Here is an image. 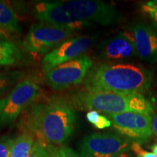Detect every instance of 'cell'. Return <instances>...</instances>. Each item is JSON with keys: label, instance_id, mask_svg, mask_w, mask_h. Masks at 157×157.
I'll return each instance as SVG.
<instances>
[{"label": "cell", "instance_id": "cell-2", "mask_svg": "<svg viewBox=\"0 0 157 157\" xmlns=\"http://www.w3.org/2000/svg\"><path fill=\"white\" fill-rule=\"evenodd\" d=\"M76 121L75 111L69 102L54 98L31 105L25 126L42 144L62 146L73 134Z\"/></svg>", "mask_w": 157, "mask_h": 157}, {"label": "cell", "instance_id": "cell-23", "mask_svg": "<svg viewBox=\"0 0 157 157\" xmlns=\"http://www.w3.org/2000/svg\"><path fill=\"white\" fill-rule=\"evenodd\" d=\"M151 127L153 135L157 137V113H156L151 114Z\"/></svg>", "mask_w": 157, "mask_h": 157}, {"label": "cell", "instance_id": "cell-7", "mask_svg": "<svg viewBox=\"0 0 157 157\" xmlns=\"http://www.w3.org/2000/svg\"><path fill=\"white\" fill-rule=\"evenodd\" d=\"M92 67L90 57L80 56L45 72V84L55 90L67 89L82 83Z\"/></svg>", "mask_w": 157, "mask_h": 157}, {"label": "cell", "instance_id": "cell-4", "mask_svg": "<svg viewBox=\"0 0 157 157\" xmlns=\"http://www.w3.org/2000/svg\"><path fill=\"white\" fill-rule=\"evenodd\" d=\"M68 101L74 109L97 111L107 115L132 112L151 115V104L142 94H120L103 91L78 90L69 96Z\"/></svg>", "mask_w": 157, "mask_h": 157}, {"label": "cell", "instance_id": "cell-13", "mask_svg": "<svg viewBox=\"0 0 157 157\" xmlns=\"http://www.w3.org/2000/svg\"><path fill=\"white\" fill-rule=\"evenodd\" d=\"M0 30L11 33H20L21 31L15 13L5 1H0Z\"/></svg>", "mask_w": 157, "mask_h": 157}, {"label": "cell", "instance_id": "cell-20", "mask_svg": "<svg viewBox=\"0 0 157 157\" xmlns=\"http://www.w3.org/2000/svg\"><path fill=\"white\" fill-rule=\"evenodd\" d=\"M14 140L7 135L0 137V157H10Z\"/></svg>", "mask_w": 157, "mask_h": 157}, {"label": "cell", "instance_id": "cell-21", "mask_svg": "<svg viewBox=\"0 0 157 157\" xmlns=\"http://www.w3.org/2000/svg\"><path fill=\"white\" fill-rule=\"evenodd\" d=\"M29 157H50L48 151L39 141H35Z\"/></svg>", "mask_w": 157, "mask_h": 157}, {"label": "cell", "instance_id": "cell-15", "mask_svg": "<svg viewBox=\"0 0 157 157\" xmlns=\"http://www.w3.org/2000/svg\"><path fill=\"white\" fill-rule=\"evenodd\" d=\"M34 142V137L29 132L19 135L13 142L10 157H29Z\"/></svg>", "mask_w": 157, "mask_h": 157}, {"label": "cell", "instance_id": "cell-3", "mask_svg": "<svg viewBox=\"0 0 157 157\" xmlns=\"http://www.w3.org/2000/svg\"><path fill=\"white\" fill-rule=\"evenodd\" d=\"M151 71L132 63H101L90 68L84 89L120 94H144L154 84Z\"/></svg>", "mask_w": 157, "mask_h": 157}, {"label": "cell", "instance_id": "cell-18", "mask_svg": "<svg viewBox=\"0 0 157 157\" xmlns=\"http://www.w3.org/2000/svg\"><path fill=\"white\" fill-rule=\"evenodd\" d=\"M44 145V144H43ZM48 151L50 157H81L71 148L66 146H52L44 145Z\"/></svg>", "mask_w": 157, "mask_h": 157}, {"label": "cell", "instance_id": "cell-1", "mask_svg": "<svg viewBox=\"0 0 157 157\" xmlns=\"http://www.w3.org/2000/svg\"><path fill=\"white\" fill-rule=\"evenodd\" d=\"M34 14L43 22L73 31L94 24H117L122 20L114 6L100 0L38 2Z\"/></svg>", "mask_w": 157, "mask_h": 157}, {"label": "cell", "instance_id": "cell-25", "mask_svg": "<svg viewBox=\"0 0 157 157\" xmlns=\"http://www.w3.org/2000/svg\"><path fill=\"white\" fill-rule=\"evenodd\" d=\"M114 157H134L132 155H131L128 151L127 152H123L121 153V154H119L117 156H115Z\"/></svg>", "mask_w": 157, "mask_h": 157}, {"label": "cell", "instance_id": "cell-22", "mask_svg": "<svg viewBox=\"0 0 157 157\" xmlns=\"http://www.w3.org/2000/svg\"><path fill=\"white\" fill-rule=\"evenodd\" d=\"M130 150L134 153L136 157H157L156 155L154 153L145 151L140 145L137 143H132Z\"/></svg>", "mask_w": 157, "mask_h": 157}, {"label": "cell", "instance_id": "cell-5", "mask_svg": "<svg viewBox=\"0 0 157 157\" xmlns=\"http://www.w3.org/2000/svg\"><path fill=\"white\" fill-rule=\"evenodd\" d=\"M41 93L40 87L32 78H26L15 84L7 95L0 100V129L13 124Z\"/></svg>", "mask_w": 157, "mask_h": 157}, {"label": "cell", "instance_id": "cell-12", "mask_svg": "<svg viewBox=\"0 0 157 157\" xmlns=\"http://www.w3.org/2000/svg\"><path fill=\"white\" fill-rule=\"evenodd\" d=\"M137 56L143 61L157 62V31L144 23H135L131 27Z\"/></svg>", "mask_w": 157, "mask_h": 157}, {"label": "cell", "instance_id": "cell-19", "mask_svg": "<svg viewBox=\"0 0 157 157\" xmlns=\"http://www.w3.org/2000/svg\"><path fill=\"white\" fill-rule=\"evenodd\" d=\"M140 10L151 21L155 27H157V0H151L143 3Z\"/></svg>", "mask_w": 157, "mask_h": 157}, {"label": "cell", "instance_id": "cell-6", "mask_svg": "<svg viewBox=\"0 0 157 157\" xmlns=\"http://www.w3.org/2000/svg\"><path fill=\"white\" fill-rule=\"evenodd\" d=\"M73 30L40 21L31 25L23 42V48L32 55L41 56L53 50L71 36Z\"/></svg>", "mask_w": 157, "mask_h": 157}, {"label": "cell", "instance_id": "cell-17", "mask_svg": "<svg viewBox=\"0 0 157 157\" xmlns=\"http://www.w3.org/2000/svg\"><path fill=\"white\" fill-rule=\"evenodd\" d=\"M86 119L90 123L99 129L108 128L112 125V123L109 118L101 115L98 111L94 110L88 111L86 114Z\"/></svg>", "mask_w": 157, "mask_h": 157}, {"label": "cell", "instance_id": "cell-10", "mask_svg": "<svg viewBox=\"0 0 157 157\" xmlns=\"http://www.w3.org/2000/svg\"><path fill=\"white\" fill-rule=\"evenodd\" d=\"M98 37V34L84 35L65 41L44 57L42 67L44 73L58 65L82 56L93 47Z\"/></svg>", "mask_w": 157, "mask_h": 157}, {"label": "cell", "instance_id": "cell-24", "mask_svg": "<svg viewBox=\"0 0 157 157\" xmlns=\"http://www.w3.org/2000/svg\"><path fill=\"white\" fill-rule=\"evenodd\" d=\"M148 101L151 104L154 111H156L157 112V93L151 94L150 97H149Z\"/></svg>", "mask_w": 157, "mask_h": 157}, {"label": "cell", "instance_id": "cell-11", "mask_svg": "<svg viewBox=\"0 0 157 157\" xmlns=\"http://www.w3.org/2000/svg\"><path fill=\"white\" fill-rule=\"evenodd\" d=\"M101 58L110 61H124L137 56L132 32H120L98 46Z\"/></svg>", "mask_w": 157, "mask_h": 157}, {"label": "cell", "instance_id": "cell-16", "mask_svg": "<svg viewBox=\"0 0 157 157\" xmlns=\"http://www.w3.org/2000/svg\"><path fill=\"white\" fill-rule=\"evenodd\" d=\"M23 73L20 71L0 73V96L21 81Z\"/></svg>", "mask_w": 157, "mask_h": 157}, {"label": "cell", "instance_id": "cell-8", "mask_svg": "<svg viewBox=\"0 0 157 157\" xmlns=\"http://www.w3.org/2000/svg\"><path fill=\"white\" fill-rule=\"evenodd\" d=\"M132 142L113 132L93 133L86 135L80 143L81 157H114L129 151Z\"/></svg>", "mask_w": 157, "mask_h": 157}, {"label": "cell", "instance_id": "cell-9", "mask_svg": "<svg viewBox=\"0 0 157 157\" xmlns=\"http://www.w3.org/2000/svg\"><path fill=\"white\" fill-rule=\"evenodd\" d=\"M118 134L132 143L150 142L153 135L151 115L127 112L108 115Z\"/></svg>", "mask_w": 157, "mask_h": 157}, {"label": "cell", "instance_id": "cell-14", "mask_svg": "<svg viewBox=\"0 0 157 157\" xmlns=\"http://www.w3.org/2000/svg\"><path fill=\"white\" fill-rule=\"evenodd\" d=\"M22 59V53L15 43L0 41V68L14 65Z\"/></svg>", "mask_w": 157, "mask_h": 157}, {"label": "cell", "instance_id": "cell-27", "mask_svg": "<svg viewBox=\"0 0 157 157\" xmlns=\"http://www.w3.org/2000/svg\"><path fill=\"white\" fill-rule=\"evenodd\" d=\"M151 148L153 153L157 156V143H154V145H152V146H151Z\"/></svg>", "mask_w": 157, "mask_h": 157}, {"label": "cell", "instance_id": "cell-26", "mask_svg": "<svg viewBox=\"0 0 157 157\" xmlns=\"http://www.w3.org/2000/svg\"><path fill=\"white\" fill-rule=\"evenodd\" d=\"M7 35H6L5 32L3 31L0 30V41L1 40H7Z\"/></svg>", "mask_w": 157, "mask_h": 157}]
</instances>
